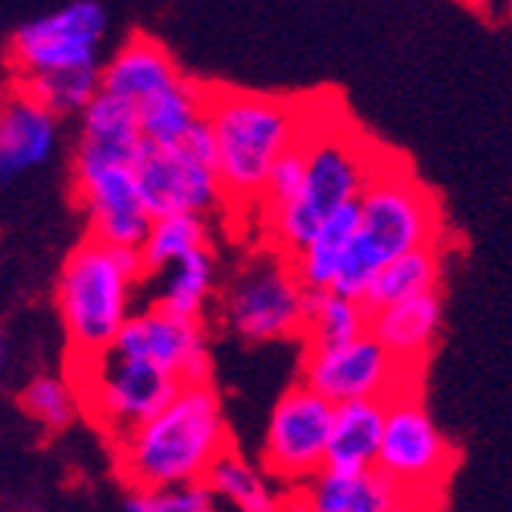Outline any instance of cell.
<instances>
[{"label":"cell","instance_id":"1","mask_svg":"<svg viewBox=\"0 0 512 512\" xmlns=\"http://www.w3.org/2000/svg\"><path fill=\"white\" fill-rule=\"evenodd\" d=\"M228 444L222 397L210 378H200L178 384L157 413L110 441V450L128 491H169L203 481Z\"/></svg>","mask_w":512,"mask_h":512},{"label":"cell","instance_id":"2","mask_svg":"<svg viewBox=\"0 0 512 512\" xmlns=\"http://www.w3.org/2000/svg\"><path fill=\"white\" fill-rule=\"evenodd\" d=\"M303 182L291 203L260 219L263 244L291 256L316 235V228L347 203H356L378 169L381 150L360 125H353L338 104L316 100L310 125L300 138Z\"/></svg>","mask_w":512,"mask_h":512},{"label":"cell","instance_id":"3","mask_svg":"<svg viewBox=\"0 0 512 512\" xmlns=\"http://www.w3.org/2000/svg\"><path fill=\"white\" fill-rule=\"evenodd\" d=\"M313 107V97L207 85L203 122L213 138L225 210H256L269 169L303 138Z\"/></svg>","mask_w":512,"mask_h":512},{"label":"cell","instance_id":"4","mask_svg":"<svg viewBox=\"0 0 512 512\" xmlns=\"http://www.w3.org/2000/svg\"><path fill=\"white\" fill-rule=\"evenodd\" d=\"M356 210H360L356 235L331 288L338 294L363 300L372 275L384 263L409 250L441 247L444 241V213L438 197L391 150L372 172L366 191L356 200Z\"/></svg>","mask_w":512,"mask_h":512},{"label":"cell","instance_id":"5","mask_svg":"<svg viewBox=\"0 0 512 512\" xmlns=\"http://www.w3.org/2000/svg\"><path fill=\"white\" fill-rule=\"evenodd\" d=\"M144 278L138 250L113 247L91 235L72 247L54 288L69 363L113 347L128 316L138 310Z\"/></svg>","mask_w":512,"mask_h":512},{"label":"cell","instance_id":"6","mask_svg":"<svg viewBox=\"0 0 512 512\" xmlns=\"http://www.w3.org/2000/svg\"><path fill=\"white\" fill-rule=\"evenodd\" d=\"M306 303L310 291L300 285L291 260L266 244L250 253L216 294L222 328L244 344L300 341Z\"/></svg>","mask_w":512,"mask_h":512},{"label":"cell","instance_id":"7","mask_svg":"<svg viewBox=\"0 0 512 512\" xmlns=\"http://www.w3.org/2000/svg\"><path fill=\"white\" fill-rule=\"evenodd\" d=\"M66 375L79 391L82 416L104 434V441H116L141 425L182 384L157 366L122 356L113 347L88 360H72Z\"/></svg>","mask_w":512,"mask_h":512},{"label":"cell","instance_id":"8","mask_svg":"<svg viewBox=\"0 0 512 512\" xmlns=\"http://www.w3.org/2000/svg\"><path fill=\"white\" fill-rule=\"evenodd\" d=\"M135 182L150 219L169 213L216 216L225 210L207 122H197L172 144H144L135 160Z\"/></svg>","mask_w":512,"mask_h":512},{"label":"cell","instance_id":"9","mask_svg":"<svg viewBox=\"0 0 512 512\" xmlns=\"http://www.w3.org/2000/svg\"><path fill=\"white\" fill-rule=\"evenodd\" d=\"M375 469L394 484L397 494H444V484L456 469V450L422 403L419 388L400 391L384 403Z\"/></svg>","mask_w":512,"mask_h":512},{"label":"cell","instance_id":"10","mask_svg":"<svg viewBox=\"0 0 512 512\" xmlns=\"http://www.w3.org/2000/svg\"><path fill=\"white\" fill-rule=\"evenodd\" d=\"M107 32L110 16L97 0H69L60 10L22 22L7 44L13 82H25L32 75L47 72L100 69Z\"/></svg>","mask_w":512,"mask_h":512},{"label":"cell","instance_id":"11","mask_svg":"<svg viewBox=\"0 0 512 512\" xmlns=\"http://www.w3.org/2000/svg\"><path fill=\"white\" fill-rule=\"evenodd\" d=\"M100 91L132 107L138 125H150L191 107L200 100L203 85L175 63L157 38L135 32L107 63H100Z\"/></svg>","mask_w":512,"mask_h":512},{"label":"cell","instance_id":"12","mask_svg":"<svg viewBox=\"0 0 512 512\" xmlns=\"http://www.w3.org/2000/svg\"><path fill=\"white\" fill-rule=\"evenodd\" d=\"M419 372L403 366L369 331L338 347L303 350L300 360V381L335 406L350 400L388 403L400 391L419 388Z\"/></svg>","mask_w":512,"mask_h":512},{"label":"cell","instance_id":"13","mask_svg":"<svg viewBox=\"0 0 512 512\" xmlns=\"http://www.w3.org/2000/svg\"><path fill=\"white\" fill-rule=\"evenodd\" d=\"M335 403L306 388L303 381L291 384L272 406L260 441V466L281 484L294 488L325 466L328 428Z\"/></svg>","mask_w":512,"mask_h":512},{"label":"cell","instance_id":"14","mask_svg":"<svg viewBox=\"0 0 512 512\" xmlns=\"http://www.w3.org/2000/svg\"><path fill=\"white\" fill-rule=\"evenodd\" d=\"M72 188L91 238L128 250L141 247L153 219L141 203L132 163L72 160Z\"/></svg>","mask_w":512,"mask_h":512},{"label":"cell","instance_id":"15","mask_svg":"<svg viewBox=\"0 0 512 512\" xmlns=\"http://www.w3.org/2000/svg\"><path fill=\"white\" fill-rule=\"evenodd\" d=\"M113 350L157 366L175 381L210 378L207 322L175 316L157 303H147L128 316L113 341Z\"/></svg>","mask_w":512,"mask_h":512},{"label":"cell","instance_id":"16","mask_svg":"<svg viewBox=\"0 0 512 512\" xmlns=\"http://www.w3.org/2000/svg\"><path fill=\"white\" fill-rule=\"evenodd\" d=\"M60 147V119L16 82L0 91V182L41 169Z\"/></svg>","mask_w":512,"mask_h":512},{"label":"cell","instance_id":"17","mask_svg":"<svg viewBox=\"0 0 512 512\" xmlns=\"http://www.w3.org/2000/svg\"><path fill=\"white\" fill-rule=\"evenodd\" d=\"M397 500V488L378 469H328L294 484L291 512H381Z\"/></svg>","mask_w":512,"mask_h":512},{"label":"cell","instance_id":"18","mask_svg":"<svg viewBox=\"0 0 512 512\" xmlns=\"http://www.w3.org/2000/svg\"><path fill=\"white\" fill-rule=\"evenodd\" d=\"M444 303L438 291L406 297L388 306L369 310V335L403 366L422 369L428 353L438 341Z\"/></svg>","mask_w":512,"mask_h":512},{"label":"cell","instance_id":"19","mask_svg":"<svg viewBox=\"0 0 512 512\" xmlns=\"http://www.w3.org/2000/svg\"><path fill=\"white\" fill-rule=\"evenodd\" d=\"M203 484L216 497L222 512H275L288 500V488H281L260 466V459L247 456L235 444H228L213 459Z\"/></svg>","mask_w":512,"mask_h":512},{"label":"cell","instance_id":"20","mask_svg":"<svg viewBox=\"0 0 512 512\" xmlns=\"http://www.w3.org/2000/svg\"><path fill=\"white\" fill-rule=\"evenodd\" d=\"M144 281H153L150 303L163 310L185 316V319H207L210 306L219 294V263L213 247H200L172 266L147 275Z\"/></svg>","mask_w":512,"mask_h":512},{"label":"cell","instance_id":"21","mask_svg":"<svg viewBox=\"0 0 512 512\" xmlns=\"http://www.w3.org/2000/svg\"><path fill=\"white\" fill-rule=\"evenodd\" d=\"M384 428V403L350 400L331 413L325 466L328 469H375Z\"/></svg>","mask_w":512,"mask_h":512},{"label":"cell","instance_id":"22","mask_svg":"<svg viewBox=\"0 0 512 512\" xmlns=\"http://www.w3.org/2000/svg\"><path fill=\"white\" fill-rule=\"evenodd\" d=\"M356 222H360V210H356V203H347V207L331 213L316 228V235L291 256V266L300 278V285L310 294L335 288V278L356 235Z\"/></svg>","mask_w":512,"mask_h":512},{"label":"cell","instance_id":"23","mask_svg":"<svg viewBox=\"0 0 512 512\" xmlns=\"http://www.w3.org/2000/svg\"><path fill=\"white\" fill-rule=\"evenodd\" d=\"M444 272V256L441 247H422L394 256L391 263H384L363 294L366 310H378L406 297H419L428 291H438V281Z\"/></svg>","mask_w":512,"mask_h":512},{"label":"cell","instance_id":"24","mask_svg":"<svg viewBox=\"0 0 512 512\" xmlns=\"http://www.w3.org/2000/svg\"><path fill=\"white\" fill-rule=\"evenodd\" d=\"M369 331V310L363 300L338 291H313L306 303L300 341L303 350L338 347Z\"/></svg>","mask_w":512,"mask_h":512},{"label":"cell","instance_id":"25","mask_svg":"<svg viewBox=\"0 0 512 512\" xmlns=\"http://www.w3.org/2000/svg\"><path fill=\"white\" fill-rule=\"evenodd\" d=\"M213 228L210 216H194V213H169L157 216L150 222L147 235L138 247L144 275H153L166 266H172L182 256L200 250V247H213Z\"/></svg>","mask_w":512,"mask_h":512},{"label":"cell","instance_id":"26","mask_svg":"<svg viewBox=\"0 0 512 512\" xmlns=\"http://www.w3.org/2000/svg\"><path fill=\"white\" fill-rule=\"evenodd\" d=\"M19 406H22V413L47 434L66 431L82 416L79 391H75L72 378L54 375V372H41L29 378V384L19 391Z\"/></svg>","mask_w":512,"mask_h":512},{"label":"cell","instance_id":"27","mask_svg":"<svg viewBox=\"0 0 512 512\" xmlns=\"http://www.w3.org/2000/svg\"><path fill=\"white\" fill-rule=\"evenodd\" d=\"M25 94H32L44 110L57 119L79 116L91 100L100 94V69H69V72H47L32 79L16 82Z\"/></svg>","mask_w":512,"mask_h":512},{"label":"cell","instance_id":"28","mask_svg":"<svg viewBox=\"0 0 512 512\" xmlns=\"http://www.w3.org/2000/svg\"><path fill=\"white\" fill-rule=\"evenodd\" d=\"M150 512H222L216 497L207 491V484L194 481L182 484V488H169V491H147Z\"/></svg>","mask_w":512,"mask_h":512},{"label":"cell","instance_id":"29","mask_svg":"<svg viewBox=\"0 0 512 512\" xmlns=\"http://www.w3.org/2000/svg\"><path fill=\"white\" fill-rule=\"evenodd\" d=\"M381 512H444L441 497H413V494H397V500L381 509Z\"/></svg>","mask_w":512,"mask_h":512},{"label":"cell","instance_id":"30","mask_svg":"<svg viewBox=\"0 0 512 512\" xmlns=\"http://www.w3.org/2000/svg\"><path fill=\"white\" fill-rule=\"evenodd\" d=\"M7 366V341H4V331H0V372Z\"/></svg>","mask_w":512,"mask_h":512},{"label":"cell","instance_id":"31","mask_svg":"<svg viewBox=\"0 0 512 512\" xmlns=\"http://www.w3.org/2000/svg\"><path fill=\"white\" fill-rule=\"evenodd\" d=\"M503 4H506V13L512 16V0H503Z\"/></svg>","mask_w":512,"mask_h":512},{"label":"cell","instance_id":"32","mask_svg":"<svg viewBox=\"0 0 512 512\" xmlns=\"http://www.w3.org/2000/svg\"><path fill=\"white\" fill-rule=\"evenodd\" d=\"M275 512H291V509H288V506H281V509H275Z\"/></svg>","mask_w":512,"mask_h":512}]
</instances>
